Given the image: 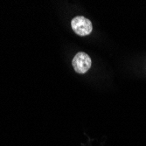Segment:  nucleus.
Returning <instances> with one entry per match:
<instances>
[{"mask_svg":"<svg viewBox=\"0 0 146 146\" xmlns=\"http://www.w3.org/2000/svg\"><path fill=\"white\" fill-rule=\"evenodd\" d=\"M72 64L76 73L85 74L91 67V59L86 52H80L74 57Z\"/></svg>","mask_w":146,"mask_h":146,"instance_id":"f03ea898","label":"nucleus"},{"mask_svg":"<svg viewBox=\"0 0 146 146\" xmlns=\"http://www.w3.org/2000/svg\"><path fill=\"white\" fill-rule=\"evenodd\" d=\"M71 25L74 32L80 36H87L93 30L91 21L83 16L74 18L71 21Z\"/></svg>","mask_w":146,"mask_h":146,"instance_id":"f257e3e1","label":"nucleus"}]
</instances>
